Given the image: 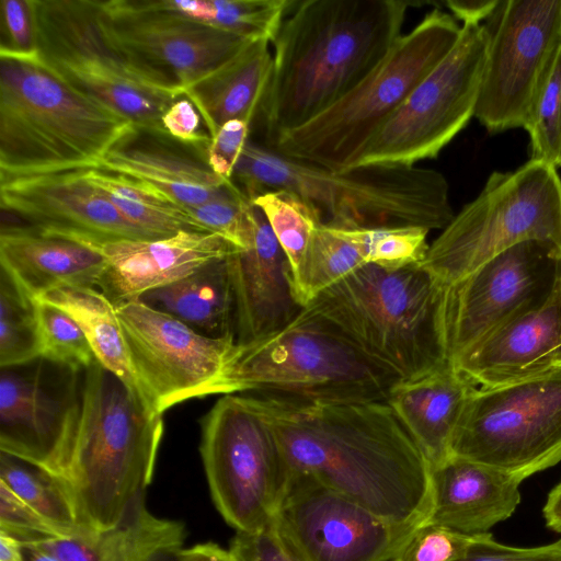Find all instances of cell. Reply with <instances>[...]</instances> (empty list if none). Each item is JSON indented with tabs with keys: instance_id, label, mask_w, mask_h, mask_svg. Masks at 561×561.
Returning <instances> with one entry per match:
<instances>
[{
	"instance_id": "7c38bea8",
	"label": "cell",
	"mask_w": 561,
	"mask_h": 561,
	"mask_svg": "<svg viewBox=\"0 0 561 561\" xmlns=\"http://www.w3.org/2000/svg\"><path fill=\"white\" fill-rule=\"evenodd\" d=\"M453 456L523 482L561 461V367L518 381L476 387Z\"/></svg>"
},
{
	"instance_id": "8d00e7d4",
	"label": "cell",
	"mask_w": 561,
	"mask_h": 561,
	"mask_svg": "<svg viewBox=\"0 0 561 561\" xmlns=\"http://www.w3.org/2000/svg\"><path fill=\"white\" fill-rule=\"evenodd\" d=\"M251 202L262 210L287 255L294 284L313 232L322 224L320 216L304 198L284 190L263 192Z\"/></svg>"
},
{
	"instance_id": "d6986e66",
	"label": "cell",
	"mask_w": 561,
	"mask_h": 561,
	"mask_svg": "<svg viewBox=\"0 0 561 561\" xmlns=\"http://www.w3.org/2000/svg\"><path fill=\"white\" fill-rule=\"evenodd\" d=\"M44 363L27 371L1 368L0 451L64 477L81 399L72 376L55 385Z\"/></svg>"
},
{
	"instance_id": "1f68e13d",
	"label": "cell",
	"mask_w": 561,
	"mask_h": 561,
	"mask_svg": "<svg viewBox=\"0 0 561 561\" xmlns=\"http://www.w3.org/2000/svg\"><path fill=\"white\" fill-rule=\"evenodd\" d=\"M83 174L129 222L156 239L183 230L210 232L182 207L126 176L101 168Z\"/></svg>"
},
{
	"instance_id": "f5cc1de1",
	"label": "cell",
	"mask_w": 561,
	"mask_h": 561,
	"mask_svg": "<svg viewBox=\"0 0 561 561\" xmlns=\"http://www.w3.org/2000/svg\"><path fill=\"white\" fill-rule=\"evenodd\" d=\"M24 561H61L36 542L21 543Z\"/></svg>"
},
{
	"instance_id": "5b68a950",
	"label": "cell",
	"mask_w": 561,
	"mask_h": 561,
	"mask_svg": "<svg viewBox=\"0 0 561 561\" xmlns=\"http://www.w3.org/2000/svg\"><path fill=\"white\" fill-rule=\"evenodd\" d=\"M445 287L420 264L386 270L365 264L312 299L304 311L336 329L400 381L451 367Z\"/></svg>"
},
{
	"instance_id": "f907efd6",
	"label": "cell",
	"mask_w": 561,
	"mask_h": 561,
	"mask_svg": "<svg viewBox=\"0 0 561 561\" xmlns=\"http://www.w3.org/2000/svg\"><path fill=\"white\" fill-rule=\"evenodd\" d=\"M542 515L547 528L561 534V480L549 492Z\"/></svg>"
},
{
	"instance_id": "277c9868",
	"label": "cell",
	"mask_w": 561,
	"mask_h": 561,
	"mask_svg": "<svg viewBox=\"0 0 561 561\" xmlns=\"http://www.w3.org/2000/svg\"><path fill=\"white\" fill-rule=\"evenodd\" d=\"M136 126L33 55L0 51V179L99 168Z\"/></svg>"
},
{
	"instance_id": "8fae6325",
	"label": "cell",
	"mask_w": 561,
	"mask_h": 561,
	"mask_svg": "<svg viewBox=\"0 0 561 561\" xmlns=\"http://www.w3.org/2000/svg\"><path fill=\"white\" fill-rule=\"evenodd\" d=\"M199 451L213 501L237 531L278 514L290 472L274 433L249 394H225L201 420Z\"/></svg>"
},
{
	"instance_id": "b9f144b4",
	"label": "cell",
	"mask_w": 561,
	"mask_h": 561,
	"mask_svg": "<svg viewBox=\"0 0 561 561\" xmlns=\"http://www.w3.org/2000/svg\"><path fill=\"white\" fill-rule=\"evenodd\" d=\"M0 531L21 543L41 542L61 536L37 512L0 481Z\"/></svg>"
},
{
	"instance_id": "f546056e",
	"label": "cell",
	"mask_w": 561,
	"mask_h": 561,
	"mask_svg": "<svg viewBox=\"0 0 561 561\" xmlns=\"http://www.w3.org/2000/svg\"><path fill=\"white\" fill-rule=\"evenodd\" d=\"M138 299L207 336H236L227 257L170 285L147 291Z\"/></svg>"
},
{
	"instance_id": "db71d44e",
	"label": "cell",
	"mask_w": 561,
	"mask_h": 561,
	"mask_svg": "<svg viewBox=\"0 0 561 561\" xmlns=\"http://www.w3.org/2000/svg\"><path fill=\"white\" fill-rule=\"evenodd\" d=\"M559 291H560V298H561V273H560ZM560 359H561V351H560Z\"/></svg>"
},
{
	"instance_id": "c3c4849f",
	"label": "cell",
	"mask_w": 561,
	"mask_h": 561,
	"mask_svg": "<svg viewBox=\"0 0 561 561\" xmlns=\"http://www.w3.org/2000/svg\"><path fill=\"white\" fill-rule=\"evenodd\" d=\"M499 0H447L445 5L455 19L463 24H481L489 19L499 7Z\"/></svg>"
},
{
	"instance_id": "4316f807",
	"label": "cell",
	"mask_w": 561,
	"mask_h": 561,
	"mask_svg": "<svg viewBox=\"0 0 561 561\" xmlns=\"http://www.w3.org/2000/svg\"><path fill=\"white\" fill-rule=\"evenodd\" d=\"M476 387L453 367L401 381L387 402L432 469L453 457V440Z\"/></svg>"
},
{
	"instance_id": "5bb4252c",
	"label": "cell",
	"mask_w": 561,
	"mask_h": 561,
	"mask_svg": "<svg viewBox=\"0 0 561 561\" xmlns=\"http://www.w3.org/2000/svg\"><path fill=\"white\" fill-rule=\"evenodd\" d=\"M561 248L528 240L445 287L444 334L449 365L507 323L542 308L557 293Z\"/></svg>"
},
{
	"instance_id": "4fadbf2b",
	"label": "cell",
	"mask_w": 561,
	"mask_h": 561,
	"mask_svg": "<svg viewBox=\"0 0 561 561\" xmlns=\"http://www.w3.org/2000/svg\"><path fill=\"white\" fill-rule=\"evenodd\" d=\"M489 44L485 25L463 24L453 49L385 122L356 167L435 159L476 114Z\"/></svg>"
},
{
	"instance_id": "681fc988",
	"label": "cell",
	"mask_w": 561,
	"mask_h": 561,
	"mask_svg": "<svg viewBox=\"0 0 561 561\" xmlns=\"http://www.w3.org/2000/svg\"><path fill=\"white\" fill-rule=\"evenodd\" d=\"M176 561H236L229 550L214 542L199 543L182 549Z\"/></svg>"
},
{
	"instance_id": "ba28073f",
	"label": "cell",
	"mask_w": 561,
	"mask_h": 561,
	"mask_svg": "<svg viewBox=\"0 0 561 561\" xmlns=\"http://www.w3.org/2000/svg\"><path fill=\"white\" fill-rule=\"evenodd\" d=\"M399 382L336 329L302 310L283 330L237 343L222 390L314 402L387 401Z\"/></svg>"
},
{
	"instance_id": "2e32d148",
	"label": "cell",
	"mask_w": 561,
	"mask_h": 561,
	"mask_svg": "<svg viewBox=\"0 0 561 561\" xmlns=\"http://www.w3.org/2000/svg\"><path fill=\"white\" fill-rule=\"evenodd\" d=\"M474 116L491 133L524 127L540 79L561 45V0L500 1Z\"/></svg>"
},
{
	"instance_id": "f1b7e54d",
	"label": "cell",
	"mask_w": 561,
	"mask_h": 561,
	"mask_svg": "<svg viewBox=\"0 0 561 561\" xmlns=\"http://www.w3.org/2000/svg\"><path fill=\"white\" fill-rule=\"evenodd\" d=\"M270 42L251 41L234 56L182 90L213 137L228 121L250 125L263 103L273 69Z\"/></svg>"
},
{
	"instance_id": "d6a6232c",
	"label": "cell",
	"mask_w": 561,
	"mask_h": 561,
	"mask_svg": "<svg viewBox=\"0 0 561 561\" xmlns=\"http://www.w3.org/2000/svg\"><path fill=\"white\" fill-rule=\"evenodd\" d=\"M0 481L47 520L61 537L88 533L71 488L64 478L0 451Z\"/></svg>"
},
{
	"instance_id": "7bdbcfd3",
	"label": "cell",
	"mask_w": 561,
	"mask_h": 561,
	"mask_svg": "<svg viewBox=\"0 0 561 561\" xmlns=\"http://www.w3.org/2000/svg\"><path fill=\"white\" fill-rule=\"evenodd\" d=\"M229 551L236 561H305L280 529L276 517L260 530L237 531Z\"/></svg>"
},
{
	"instance_id": "9a60e30c",
	"label": "cell",
	"mask_w": 561,
	"mask_h": 561,
	"mask_svg": "<svg viewBox=\"0 0 561 561\" xmlns=\"http://www.w3.org/2000/svg\"><path fill=\"white\" fill-rule=\"evenodd\" d=\"M115 308L134 369L157 412L224 393V375L237 348L234 335L207 336L139 299Z\"/></svg>"
},
{
	"instance_id": "836d02e7",
	"label": "cell",
	"mask_w": 561,
	"mask_h": 561,
	"mask_svg": "<svg viewBox=\"0 0 561 561\" xmlns=\"http://www.w3.org/2000/svg\"><path fill=\"white\" fill-rule=\"evenodd\" d=\"M159 9L227 31L250 41L272 43L291 0H151Z\"/></svg>"
},
{
	"instance_id": "e0dca14e",
	"label": "cell",
	"mask_w": 561,
	"mask_h": 561,
	"mask_svg": "<svg viewBox=\"0 0 561 561\" xmlns=\"http://www.w3.org/2000/svg\"><path fill=\"white\" fill-rule=\"evenodd\" d=\"M95 1L108 35L153 79L181 95L251 42L159 9L151 0Z\"/></svg>"
},
{
	"instance_id": "3957f363",
	"label": "cell",
	"mask_w": 561,
	"mask_h": 561,
	"mask_svg": "<svg viewBox=\"0 0 561 561\" xmlns=\"http://www.w3.org/2000/svg\"><path fill=\"white\" fill-rule=\"evenodd\" d=\"M232 180L249 199L267 191L295 193L322 224L339 229L443 230L455 216L448 182L433 169L367 164L334 172L248 140Z\"/></svg>"
},
{
	"instance_id": "603a6c76",
	"label": "cell",
	"mask_w": 561,
	"mask_h": 561,
	"mask_svg": "<svg viewBox=\"0 0 561 561\" xmlns=\"http://www.w3.org/2000/svg\"><path fill=\"white\" fill-rule=\"evenodd\" d=\"M559 288L540 309L520 317L483 340L453 368L474 387L518 381L561 367Z\"/></svg>"
},
{
	"instance_id": "816d5d0a",
	"label": "cell",
	"mask_w": 561,
	"mask_h": 561,
	"mask_svg": "<svg viewBox=\"0 0 561 561\" xmlns=\"http://www.w3.org/2000/svg\"><path fill=\"white\" fill-rule=\"evenodd\" d=\"M0 561H24L21 542L3 531H0Z\"/></svg>"
},
{
	"instance_id": "6da1fadb",
	"label": "cell",
	"mask_w": 561,
	"mask_h": 561,
	"mask_svg": "<svg viewBox=\"0 0 561 561\" xmlns=\"http://www.w3.org/2000/svg\"><path fill=\"white\" fill-rule=\"evenodd\" d=\"M290 476H307L389 522L419 526L433 508L432 467L387 401L314 402L248 393Z\"/></svg>"
},
{
	"instance_id": "bcb514c9",
	"label": "cell",
	"mask_w": 561,
	"mask_h": 561,
	"mask_svg": "<svg viewBox=\"0 0 561 561\" xmlns=\"http://www.w3.org/2000/svg\"><path fill=\"white\" fill-rule=\"evenodd\" d=\"M161 121L169 138L206 154L211 137L201 129L202 116L186 96L175 100Z\"/></svg>"
},
{
	"instance_id": "83f0119b",
	"label": "cell",
	"mask_w": 561,
	"mask_h": 561,
	"mask_svg": "<svg viewBox=\"0 0 561 561\" xmlns=\"http://www.w3.org/2000/svg\"><path fill=\"white\" fill-rule=\"evenodd\" d=\"M185 537V525L152 515L142 494L110 528L36 543L61 561H176Z\"/></svg>"
},
{
	"instance_id": "30bf717a",
	"label": "cell",
	"mask_w": 561,
	"mask_h": 561,
	"mask_svg": "<svg viewBox=\"0 0 561 561\" xmlns=\"http://www.w3.org/2000/svg\"><path fill=\"white\" fill-rule=\"evenodd\" d=\"M528 240L561 248V180L556 168L531 159L515 171L493 172L430 244L420 265L449 287Z\"/></svg>"
},
{
	"instance_id": "ee69618b",
	"label": "cell",
	"mask_w": 561,
	"mask_h": 561,
	"mask_svg": "<svg viewBox=\"0 0 561 561\" xmlns=\"http://www.w3.org/2000/svg\"><path fill=\"white\" fill-rule=\"evenodd\" d=\"M0 51L18 55L36 53L31 0L0 1Z\"/></svg>"
},
{
	"instance_id": "f35d334b",
	"label": "cell",
	"mask_w": 561,
	"mask_h": 561,
	"mask_svg": "<svg viewBox=\"0 0 561 561\" xmlns=\"http://www.w3.org/2000/svg\"><path fill=\"white\" fill-rule=\"evenodd\" d=\"M35 301L41 358L75 373L87 369L96 358L81 327L62 309Z\"/></svg>"
},
{
	"instance_id": "ac0fdd59",
	"label": "cell",
	"mask_w": 561,
	"mask_h": 561,
	"mask_svg": "<svg viewBox=\"0 0 561 561\" xmlns=\"http://www.w3.org/2000/svg\"><path fill=\"white\" fill-rule=\"evenodd\" d=\"M305 561H386L420 526L379 517L307 476H290L276 516Z\"/></svg>"
},
{
	"instance_id": "ffe728a7",
	"label": "cell",
	"mask_w": 561,
	"mask_h": 561,
	"mask_svg": "<svg viewBox=\"0 0 561 561\" xmlns=\"http://www.w3.org/2000/svg\"><path fill=\"white\" fill-rule=\"evenodd\" d=\"M0 204L28 227L87 242L156 239L129 222L83 170L0 179Z\"/></svg>"
},
{
	"instance_id": "8992f818",
	"label": "cell",
	"mask_w": 561,
	"mask_h": 561,
	"mask_svg": "<svg viewBox=\"0 0 561 561\" xmlns=\"http://www.w3.org/2000/svg\"><path fill=\"white\" fill-rule=\"evenodd\" d=\"M164 432L150 409L95 359L84 369L64 472L88 531L117 524L150 484Z\"/></svg>"
},
{
	"instance_id": "9c48e42d",
	"label": "cell",
	"mask_w": 561,
	"mask_h": 561,
	"mask_svg": "<svg viewBox=\"0 0 561 561\" xmlns=\"http://www.w3.org/2000/svg\"><path fill=\"white\" fill-rule=\"evenodd\" d=\"M38 60L77 92L137 129L171 139L162 115L180 96L139 67L108 35L95 0H31Z\"/></svg>"
},
{
	"instance_id": "52a82bcc",
	"label": "cell",
	"mask_w": 561,
	"mask_h": 561,
	"mask_svg": "<svg viewBox=\"0 0 561 561\" xmlns=\"http://www.w3.org/2000/svg\"><path fill=\"white\" fill-rule=\"evenodd\" d=\"M460 32L451 14L432 10L351 92L267 147L334 172L356 167L380 127L453 49Z\"/></svg>"
},
{
	"instance_id": "f6af8a7d",
	"label": "cell",
	"mask_w": 561,
	"mask_h": 561,
	"mask_svg": "<svg viewBox=\"0 0 561 561\" xmlns=\"http://www.w3.org/2000/svg\"><path fill=\"white\" fill-rule=\"evenodd\" d=\"M251 125L241 119L226 122L211 137L206 162L218 176L232 180L234 169L249 140Z\"/></svg>"
},
{
	"instance_id": "484cf974",
	"label": "cell",
	"mask_w": 561,
	"mask_h": 561,
	"mask_svg": "<svg viewBox=\"0 0 561 561\" xmlns=\"http://www.w3.org/2000/svg\"><path fill=\"white\" fill-rule=\"evenodd\" d=\"M170 140H140L136 129L106 154L99 168L126 176L184 210L220 196L233 184L215 174L205 158L171 149Z\"/></svg>"
},
{
	"instance_id": "e575fe53",
	"label": "cell",
	"mask_w": 561,
	"mask_h": 561,
	"mask_svg": "<svg viewBox=\"0 0 561 561\" xmlns=\"http://www.w3.org/2000/svg\"><path fill=\"white\" fill-rule=\"evenodd\" d=\"M365 264L357 247L341 229L320 224L294 279L299 304L305 308L319 294Z\"/></svg>"
},
{
	"instance_id": "7a4b0ae2",
	"label": "cell",
	"mask_w": 561,
	"mask_h": 561,
	"mask_svg": "<svg viewBox=\"0 0 561 561\" xmlns=\"http://www.w3.org/2000/svg\"><path fill=\"white\" fill-rule=\"evenodd\" d=\"M414 2L306 0L273 43L260 115L270 146L340 101L389 54Z\"/></svg>"
},
{
	"instance_id": "4dcf8cb0",
	"label": "cell",
	"mask_w": 561,
	"mask_h": 561,
	"mask_svg": "<svg viewBox=\"0 0 561 561\" xmlns=\"http://www.w3.org/2000/svg\"><path fill=\"white\" fill-rule=\"evenodd\" d=\"M36 299L49 302L71 316L84 332L98 362L154 410L134 369L115 305L100 289L64 286Z\"/></svg>"
},
{
	"instance_id": "cb8c5ba5",
	"label": "cell",
	"mask_w": 561,
	"mask_h": 561,
	"mask_svg": "<svg viewBox=\"0 0 561 561\" xmlns=\"http://www.w3.org/2000/svg\"><path fill=\"white\" fill-rule=\"evenodd\" d=\"M0 265L36 299L64 286L95 287L105 261L89 242L28 226H3Z\"/></svg>"
},
{
	"instance_id": "ab89813d",
	"label": "cell",
	"mask_w": 561,
	"mask_h": 561,
	"mask_svg": "<svg viewBox=\"0 0 561 561\" xmlns=\"http://www.w3.org/2000/svg\"><path fill=\"white\" fill-rule=\"evenodd\" d=\"M366 263L386 270L420 264L426 256L428 230L420 227L341 229Z\"/></svg>"
},
{
	"instance_id": "44dd1931",
	"label": "cell",
	"mask_w": 561,
	"mask_h": 561,
	"mask_svg": "<svg viewBox=\"0 0 561 561\" xmlns=\"http://www.w3.org/2000/svg\"><path fill=\"white\" fill-rule=\"evenodd\" d=\"M227 263L238 344L252 343L283 330L304 310L296 297L287 255L254 204L251 239L244 249L236 248L227 256Z\"/></svg>"
},
{
	"instance_id": "d590c367",
	"label": "cell",
	"mask_w": 561,
	"mask_h": 561,
	"mask_svg": "<svg viewBox=\"0 0 561 561\" xmlns=\"http://www.w3.org/2000/svg\"><path fill=\"white\" fill-rule=\"evenodd\" d=\"M41 358L36 301L1 268L0 366L26 365Z\"/></svg>"
},
{
	"instance_id": "d4e9b609",
	"label": "cell",
	"mask_w": 561,
	"mask_h": 561,
	"mask_svg": "<svg viewBox=\"0 0 561 561\" xmlns=\"http://www.w3.org/2000/svg\"><path fill=\"white\" fill-rule=\"evenodd\" d=\"M433 508L427 523L479 536L513 515L520 503V481L453 456L432 469Z\"/></svg>"
},
{
	"instance_id": "60d3db41",
	"label": "cell",
	"mask_w": 561,
	"mask_h": 561,
	"mask_svg": "<svg viewBox=\"0 0 561 561\" xmlns=\"http://www.w3.org/2000/svg\"><path fill=\"white\" fill-rule=\"evenodd\" d=\"M481 536L461 534L425 522L386 561H459Z\"/></svg>"
},
{
	"instance_id": "7dc6e473",
	"label": "cell",
	"mask_w": 561,
	"mask_h": 561,
	"mask_svg": "<svg viewBox=\"0 0 561 561\" xmlns=\"http://www.w3.org/2000/svg\"><path fill=\"white\" fill-rule=\"evenodd\" d=\"M459 561H561V538L548 545L523 548L503 545L488 533Z\"/></svg>"
},
{
	"instance_id": "7402d4cb",
	"label": "cell",
	"mask_w": 561,
	"mask_h": 561,
	"mask_svg": "<svg viewBox=\"0 0 561 561\" xmlns=\"http://www.w3.org/2000/svg\"><path fill=\"white\" fill-rule=\"evenodd\" d=\"M89 243L105 261L96 287L114 305L185 278L236 249L218 233L186 230L159 239Z\"/></svg>"
},
{
	"instance_id": "74e56055",
	"label": "cell",
	"mask_w": 561,
	"mask_h": 561,
	"mask_svg": "<svg viewBox=\"0 0 561 561\" xmlns=\"http://www.w3.org/2000/svg\"><path fill=\"white\" fill-rule=\"evenodd\" d=\"M524 128L530 137L531 160L561 167V45L540 79Z\"/></svg>"
}]
</instances>
